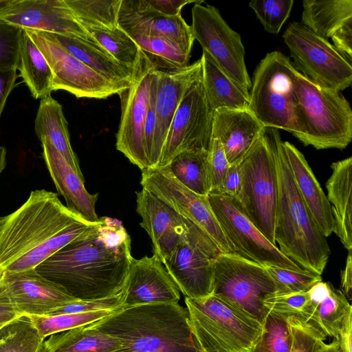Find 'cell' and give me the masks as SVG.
I'll use <instances>...</instances> for the list:
<instances>
[{
	"label": "cell",
	"mask_w": 352,
	"mask_h": 352,
	"mask_svg": "<svg viewBox=\"0 0 352 352\" xmlns=\"http://www.w3.org/2000/svg\"><path fill=\"white\" fill-rule=\"evenodd\" d=\"M132 258L130 236L121 222L104 217L35 270L77 300H96L123 291Z\"/></svg>",
	"instance_id": "obj_1"
},
{
	"label": "cell",
	"mask_w": 352,
	"mask_h": 352,
	"mask_svg": "<svg viewBox=\"0 0 352 352\" xmlns=\"http://www.w3.org/2000/svg\"><path fill=\"white\" fill-rule=\"evenodd\" d=\"M64 206L57 194L31 191L16 210L0 217V275L35 269L68 243L96 228Z\"/></svg>",
	"instance_id": "obj_2"
},
{
	"label": "cell",
	"mask_w": 352,
	"mask_h": 352,
	"mask_svg": "<svg viewBox=\"0 0 352 352\" xmlns=\"http://www.w3.org/2000/svg\"><path fill=\"white\" fill-rule=\"evenodd\" d=\"M89 325L122 340L125 352H201L179 303L124 307Z\"/></svg>",
	"instance_id": "obj_3"
},
{
	"label": "cell",
	"mask_w": 352,
	"mask_h": 352,
	"mask_svg": "<svg viewBox=\"0 0 352 352\" xmlns=\"http://www.w3.org/2000/svg\"><path fill=\"white\" fill-rule=\"evenodd\" d=\"M271 129L278 172L275 243L281 253L300 268L321 276L331 254L329 245L298 191L279 133Z\"/></svg>",
	"instance_id": "obj_4"
},
{
	"label": "cell",
	"mask_w": 352,
	"mask_h": 352,
	"mask_svg": "<svg viewBox=\"0 0 352 352\" xmlns=\"http://www.w3.org/2000/svg\"><path fill=\"white\" fill-rule=\"evenodd\" d=\"M185 302L201 352H252L263 329L257 320L213 294Z\"/></svg>",
	"instance_id": "obj_5"
},
{
	"label": "cell",
	"mask_w": 352,
	"mask_h": 352,
	"mask_svg": "<svg viewBox=\"0 0 352 352\" xmlns=\"http://www.w3.org/2000/svg\"><path fill=\"white\" fill-rule=\"evenodd\" d=\"M296 72L288 56L278 51L267 53L254 70L248 109L265 128L283 129L298 139Z\"/></svg>",
	"instance_id": "obj_6"
},
{
	"label": "cell",
	"mask_w": 352,
	"mask_h": 352,
	"mask_svg": "<svg viewBox=\"0 0 352 352\" xmlns=\"http://www.w3.org/2000/svg\"><path fill=\"white\" fill-rule=\"evenodd\" d=\"M298 114L305 146L317 150L345 148L352 140V110L340 92L320 87L297 70Z\"/></svg>",
	"instance_id": "obj_7"
},
{
	"label": "cell",
	"mask_w": 352,
	"mask_h": 352,
	"mask_svg": "<svg viewBox=\"0 0 352 352\" xmlns=\"http://www.w3.org/2000/svg\"><path fill=\"white\" fill-rule=\"evenodd\" d=\"M239 164L241 186L237 195L232 199L266 239L276 245L274 224L278 172L271 129L265 128L264 133Z\"/></svg>",
	"instance_id": "obj_8"
},
{
	"label": "cell",
	"mask_w": 352,
	"mask_h": 352,
	"mask_svg": "<svg viewBox=\"0 0 352 352\" xmlns=\"http://www.w3.org/2000/svg\"><path fill=\"white\" fill-rule=\"evenodd\" d=\"M276 292L274 280L260 264L234 253H221L215 260L211 294L223 298L262 324L269 313L264 300Z\"/></svg>",
	"instance_id": "obj_9"
},
{
	"label": "cell",
	"mask_w": 352,
	"mask_h": 352,
	"mask_svg": "<svg viewBox=\"0 0 352 352\" xmlns=\"http://www.w3.org/2000/svg\"><path fill=\"white\" fill-rule=\"evenodd\" d=\"M283 38L295 69L314 85L340 92L352 83V64L329 41L300 22L290 23Z\"/></svg>",
	"instance_id": "obj_10"
},
{
	"label": "cell",
	"mask_w": 352,
	"mask_h": 352,
	"mask_svg": "<svg viewBox=\"0 0 352 352\" xmlns=\"http://www.w3.org/2000/svg\"><path fill=\"white\" fill-rule=\"evenodd\" d=\"M184 219L186 236L162 263L186 298L205 297L212 294L214 264L223 252L206 232Z\"/></svg>",
	"instance_id": "obj_11"
},
{
	"label": "cell",
	"mask_w": 352,
	"mask_h": 352,
	"mask_svg": "<svg viewBox=\"0 0 352 352\" xmlns=\"http://www.w3.org/2000/svg\"><path fill=\"white\" fill-rule=\"evenodd\" d=\"M201 1L192 8V34L204 51L229 78L249 93L252 83L245 63V47L240 34L232 30L219 10Z\"/></svg>",
	"instance_id": "obj_12"
},
{
	"label": "cell",
	"mask_w": 352,
	"mask_h": 352,
	"mask_svg": "<svg viewBox=\"0 0 352 352\" xmlns=\"http://www.w3.org/2000/svg\"><path fill=\"white\" fill-rule=\"evenodd\" d=\"M213 113L201 74L184 94L168 129L157 167L168 165L187 150L208 151L212 141Z\"/></svg>",
	"instance_id": "obj_13"
},
{
	"label": "cell",
	"mask_w": 352,
	"mask_h": 352,
	"mask_svg": "<svg viewBox=\"0 0 352 352\" xmlns=\"http://www.w3.org/2000/svg\"><path fill=\"white\" fill-rule=\"evenodd\" d=\"M208 199L212 210L235 254L263 267L305 271L285 256L256 228L238 208L232 197L210 192Z\"/></svg>",
	"instance_id": "obj_14"
},
{
	"label": "cell",
	"mask_w": 352,
	"mask_h": 352,
	"mask_svg": "<svg viewBox=\"0 0 352 352\" xmlns=\"http://www.w3.org/2000/svg\"><path fill=\"white\" fill-rule=\"evenodd\" d=\"M39 49L53 74V91L76 98L106 99L126 89L107 80L67 52L49 32L24 29Z\"/></svg>",
	"instance_id": "obj_15"
},
{
	"label": "cell",
	"mask_w": 352,
	"mask_h": 352,
	"mask_svg": "<svg viewBox=\"0 0 352 352\" xmlns=\"http://www.w3.org/2000/svg\"><path fill=\"white\" fill-rule=\"evenodd\" d=\"M141 184L182 217L206 232L223 253H234L212 210L208 196L198 195L173 175L168 166L142 170Z\"/></svg>",
	"instance_id": "obj_16"
},
{
	"label": "cell",
	"mask_w": 352,
	"mask_h": 352,
	"mask_svg": "<svg viewBox=\"0 0 352 352\" xmlns=\"http://www.w3.org/2000/svg\"><path fill=\"white\" fill-rule=\"evenodd\" d=\"M155 68L144 54L132 85L118 94L121 117L116 146L141 170L149 168L145 153L144 129Z\"/></svg>",
	"instance_id": "obj_17"
},
{
	"label": "cell",
	"mask_w": 352,
	"mask_h": 352,
	"mask_svg": "<svg viewBox=\"0 0 352 352\" xmlns=\"http://www.w3.org/2000/svg\"><path fill=\"white\" fill-rule=\"evenodd\" d=\"M0 19L22 29L76 37L98 45L76 21L65 0H16L0 11Z\"/></svg>",
	"instance_id": "obj_18"
},
{
	"label": "cell",
	"mask_w": 352,
	"mask_h": 352,
	"mask_svg": "<svg viewBox=\"0 0 352 352\" xmlns=\"http://www.w3.org/2000/svg\"><path fill=\"white\" fill-rule=\"evenodd\" d=\"M1 282L20 315L47 316L52 311L78 300L40 275L35 269L3 272L1 274Z\"/></svg>",
	"instance_id": "obj_19"
},
{
	"label": "cell",
	"mask_w": 352,
	"mask_h": 352,
	"mask_svg": "<svg viewBox=\"0 0 352 352\" xmlns=\"http://www.w3.org/2000/svg\"><path fill=\"white\" fill-rule=\"evenodd\" d=\"M118 24L127 34L165 38L190 55L195 39L190 25L182 15L164 16L155 10L146 0H121Z\"/></svg>",
	"instance_id": "obj_20"
},
{
	"label": "cell",
	"mask_w": 352,
	"mask_h": 352,
	"mask_svg": "<svg viewBox=\"0 0 352 352\" xmlns=\"http://www.w3.org/2000/svg\"><path fill=\"white\" fill-rule=\"evenodd\" d=\"M201 72L200 58L182 69L165 70L155 68L156 124L149 168L158 166L167 133L175 113L186 89Z\"/></svg>",
	"instance_id": "obj_21"
},
{
	"label": "cell",
	"mask_w": 352,
	"mask_h": 352,
	"mask_svg": "<svg viewBox=\"0 0 352 352\" xmlns=\"http://www.w3.org/2000/svg\"><path fill=\"white\" fill-rule=\"evenodd\" d=\"M162 264L155 254L132 258L124 287V307L178 303L179 290Z\"/></svg>",
	"instance_id": "obj_22"
},
{
	"label": "cell",
	"mask_w": 352,
	"mask_h": 352,
	"mask_svg": "<svg viewBox=\"0 0 352 352\" xmlns=\"http://www.w3.org/2000/svg\"><path fill=\"white\" fill-rule=\"evenodd\" d=\"M136 195V211L142 217L140 225L153 242L154 254L163 263L186 236L184 219L146 189Z\"/></svg>",
	"instance_id": "obj_23"
},
{
	"label": "cell",
	"mask_w": 352,
	"mask_h": 352,
	"mask_svg": "<svg viewBox=\"0 0 352 352\" xmlns=\"http://www.w3.org/2000/svg\"><path fill=\"white\" fill-rule=\"evenodd\" d=\"M265 130L249 109H219L213 113L212 138L221 143L230 165L239 164Z\"/></svg>",
	"instance_id": "obj_24"
},
{
	"label": "cell",
	"mask_w": 352,
	"mask_h": 352,
	"mask_svg": "<svg viewBox=\"0 0 352 352\" xmlns=\"http://www.w3.org/2000/svg\"><path fill=\"white\" fill-rule=\"evenodd\" d=\"M43 157L58 192L66 201V207L91 223L100 220L96 212L98 194H90L86 190L84 182L47 141L41 142Z\"/></svg>",
	"instance_id": "obj_25"
},
{
	"label": "cell",
	"mask_w": 352,
	"mask_h": 352,
	"mask_svg": "<svg viewBox=\"0 0 352 352\" xmlns=\"http://www.w3.org/2000/svg\"><path fill=\"white\" fill-rule=\"evenodd\" d=\"M298 191L326 238L334 230L331 206L303 154L289 142H281Z\"/></svg>",
	"instance_id": "obj_26"
},
{
	"label": "cell",
	"mask_w": 352,
	"mask_h": 352,
	"mask_svg": "<svg viewBox=\"0 0 352 352\" xmlns=\"http://www.w3.org/2000/svg\"><path fill=\"white\" fill-rule=\"evenodd\" d=\"M50 34L67 52L107 80L124 89L132 85L138 67L122 64L99 45L76 37Z\"/></svg>",
	"instance_id": "obj_27"
},
{
	"label": "cell",
	"mask_w": 352,
	"mask_h": 352,
	"mask_svg": "<svg viewBox=\"0 0 352 352\" xmlns=\"http://www.w3.org/2000/svg\"><path fill=\"white\" fill-rule=\"evenodd\" d=\"M332 173L326 183L327 199L334 220L333 232L347 250H352V157L331 164Z\"/></svg>",
	"instance_id": "obj_28"
},
{
	"label": "cell",
	"mask_w": 352,
	"mask_h": 352,
	"mask_svg": "<svg viewBox=\"0 0 352 352\" xmlns=\"http://www.w3.org/2000/svg\"><path fill=\"white\" fill-rule=\"evenodd\" d=\"M67 126L62 105L51 94L42 98L34 121L38 138L41 142L45 140L52 144L74 170L84 179L70 143Z\"/></svg>",
	"instance_id": "obj_29"
},
{
	"label": "cell",
	"mask_w": 352,
	"mask_h": 352,
	"mask_svg": "<svg viewBox=\"0 0 352 352\" xmlns=\"http://www.w3.org/2000/svg\"><path fill=\"white\" fill-rule=\"evenodd\" d=\"M122 340L89 324L51 335L41 352H125Z\"/></svg>",
	"instance_id": "obj_30"
},
{
	"label": "cell",
	"mask_w": 352,
	"mask_h": 352,
	"mask_svg": "<svg viewBox=\"0 0 352 352\" xmlns=\"http://www.w3.org/2000/svg\"><path fill=\"white\" fill-rule=\"evenodd\" d=\"M200 59L203 85L212 111L248 109L249 93L229 78L206 52L202 51Z\"/></svg>",
	"instance_id": "obj_31"
},
{
	"label": "cell",
	"mask_w": 352,
	"mask_h": 352,
	"mask_svg": "<svg viewBox=\"0 0 352 352\" xmlns=\"http://www.w3.org/2000/svg\"><path fill=\"white\" fill-rule=\"evenodd\" d=\"M302 24L327 40L352 19V0H304Z\"/></svg>",
	"instance_id": "obj_32"
},
{
	"label": "cell",
	"mask_w": 352,
	"mask_h": 352,
	"mask_svg": "<svg viewBox=\"0 0 352 352\" xmlns=\"http://www.w3.org/2000/svg\"><path fill=\"white\" fill-rule=\"evenodd\" d=\"M17 69L34 98L41 99L53 91L52 69L24 29L21 34Z\"/></svg>",
	"instance_id": "obj_33"
},
{
	"label": "cell",
	"mask_w": 352,
	"mask_h": 352,
	"mask_svg": "<svg viewBox=\"0 0 352 352\" xmlns=\"http://www.w3.org/2000/svg\"><path fill=\"white\" fill-rule=\"evenodd\" d=\"M311 303L313 313L308 323L327 338L337 340L342 326L352 316V306L346 297L332 285L326 296Z\"/></svg>",
	"instance_id": "obj_34"
},
{
	"label": "cell",
	"mask_w": 352,
	"mask_h": 352,
	"mask_svg": "<svg viewBox=\"0 0 352 352\" xmlns=\"http://www.w3.org/2000/svg\"><path fill=\"white\" fill-rule=\"evenodd\" d=\"M208 153L202 150L184 151L167 165L181 184L202 196H208L211 191Z\"/></svg>",
	"instance_id": "obj_35"
},
{
	"label": "cell",
	"mask_w": 352,
	"mask_h": 352,
	"mask_svg": "<svg viewBox=\"0 0 352 352\" xmlns=\"http://www.w3.org/2000/svg\"><path fill=\"white\" fill-rule=\"evenodd\" d=\"M88 34L116 60L137 69L144 56L133 38L120 26L113 28L82 27Z\"/></svg>",
	"instance_id": "obj_36"
},
{
	"label": "cell",
	"mask_w": 352,
	"mask_h": 352,
	"mask_svg": "<svg viewBox=\"0 0 352 352\" xmlns=\"http://www.w3.org/2000/svg\"><path fill=\"white\" fill-rule=\"evenodd\" d=\"M44 338L30 316L21 315L0 326V352H41Z\"/></svg>",
	"instance_id": "obj_37"
},
{
	"label": "cell",
	"mask_w": 352,
	"mask_h": 352,
	"mask_svg": "<svg viewBox=\"0 0 352 352\" xmlns=\"http://www.w3.org/2000/svg\"><path fill=\"white\" fill-rule=\"evenodd\" d=\"M128 34L157 69H179L190 65V55L165 38L144 34Z\"/></svg>",
	"instance_id": "obj_38"
},
{
	"label": "cell",
	"mask_w": 352,
	"mask_h": 352,
	"mask_svg": "<svg viewBox=\"0 0 352 352\" xmlns=\"http://www.w3.org/2000/svg\"><path fill=\"white\" fill-rule=\"evenodd\" d=\"M82 26L113 28L119 26L121 0H65Z\"/></svg>",
	"instance_id": "obj_39"
},
{
	"label": "cell",
	"mask_w": 352,
	"mask_h": 352,
	"mask_svg": "<svg viewBox=\"0 0 352 352\" xmlns=\"http://www.w3.org/2000/svg\"><path fill=\"white\" fill-rule=\"evenodd\" d=\"M292 335L287 318L269 311L252 352H289Z\"/></svg>",
	"instance_id": "obj_40"
},
{
	"label": "cell",
	"mask_w": 352,
	"mask_h": 352,
	"mask_svg": "<svg viewBox=\"0 0 352 352\" xmlns=\"http://www.w3.org/2000/svg\"><path fill=\"white\" fill-rule=\"evenodd\" d=\"M116 311L100 310L83 314L56 316H29L40 334L45 338L55 333L89 324Z\"/></svg>",
	"instance_id": "obj_41"
},
{
	"label": "cell",
	"mask_w": 352,
	"mask_h": 352,
	"mask_svg": "<svg viewBox=\"0 0 352 352\" xmlns=\"http://www.w3.org/2000/svg\"><path fill=\"white\" fill-rule=\"evenodd\" d=\"M269 311L280 316L296 317L308 322L313 313V307L307 292L273 295L264 300Z\"/></svg>",
	"instance_id": "obj_42"
},
{
	"label": "cell",
	"mask_w": 352,
	"mask_h": 352,
	"mask_svg": "<svg viewBox=\"0 0 352 352\" xmlns=\"http://www.w3.org/2000/svg\"><path fill=\"white\" fill-rule=\"evenodd\" d=\"M294 0L252 1L249 6L269 33L278 34L289 16Z\"/></svg>",
	"instance_id": "obj_43"
},
{
	"label": "cell",
	"mask_w": 352,
	"mask_h": 352,
	"mask_svg": "<svg viewBox=\"0 0 352 352\" xmlns=\"http://www.w3.org/2000/svg\"><path fill=\"white\" fill-rule=\"evenodd\" d=\"M274 280L275 295L307 292L316 283L322 280L320 275L307 271L297 272L277 267H264Z\"/></svg>",
	"instance_id": "obj_44"
},
{
	"label": "cell",
	"mask_w": 352,
	"mask_h": 352,
	"mask_svg": "<svg viewBox=\"0 0 352 352\" xmlns=\"http://www.w3.org/2000/svg\"><path fill=\"white\" fill-rule=\"evenodd\" d=\"M21 31L0 19V69H17Z\"/></svg>",
	"instance_id": "obj_45"
},
{
	"label": "cell",
	"mask_w": 352,
	"mask_h": 352,
	"mask_svg": "<svg viewBox=\"0 0 352 352\" xmlns=\"http://www.w3.org/2000/svg\"><path fill=\"white\" fill-rule=\"evenodd\" d=\"M124 291L109 298L75 300L52 311L47 316L83 314L100 310L117 311L124 307Z\"/></svg>",
	"instance_id": "obj_46"
},
{
	"label": "cell",
	"mask_w": 352,
	"mask_h": 352,
	"mask_svg": "<svg viewBox=\"0 0 352 352\" xmlns=\"http://www.w3.org/2000/svg\"><path fill=\"white\" fill-rule=\"evenodd\" d=\"M208 163L211 183L210 192L222 193L223 181L230 164L220 141L212 138L208 153Z\"/></svg>",
	"instance_id": "obj_47"
},
{
	"label": "cell",
	"mask_w": 352,
	"mask_h": 352,
	"mask_svg": "<svg viewBox=\"0 0 352 352\" xmlns=\"http://www.w3.org/2000/svg\"><path fill=\"white\" fill-rule=\"evenodd\" d=\"M157 91V76L155 74V68L153 70V77L151 84V91L148 106L147 109V113L145 119L144 135V145H145V153L146 156L149 164V160L151 156L155 131L156 124V116H155V97Z\"/></svg>",
	"instance_id": "obj_48"
},
{
	"label": "cell",
	"mask_w": 352,
	"mask_h": 352,
	"mask_svg": "<svg viewBox=\"0 0 352 352\" xmlns=\"http://www.w3.org/2000/svg\"><path fill=\"white\" fill-rule=\"evenodd\" d=\"M331 38L333 45L352 64V19L336 30Z\"/></svg>",
	"instance_id": "obj_49"
},
{
	"label": "cell",
	"mask_w": 352,
	"mask_h": 352,
	"mask_svg": "<svg viewBox=\"0 0 352 352\" xmlns=\"http://www.w3.org/2000/svg\"><path fill=\"white\" fill-rule=\"evenodd\" d=\"M159 13L167 16L181 15L182 9L187 4L197 3L202 1L196 0H146Z\"/></svg>",
	"instance_id": "obj_50"
},
{
	"label": "cell",
	"mask_w": 352,
	"mask_h": 352,
	"mask_svg": "<svg viewBox=\"0 0 352 352\" xmlns=\"http://www.w3.org/2000/svg\"><path fill=\"white\" fill-rule=\"evenodd\" d=\"M17 69H0V118L10 94L16 86Z\"/></svg>",
	"instance_id": "obj_51"
},
{
	"label": "cell",
	"mask_w": 352,
	"mask_h": 352,
	"mask_svg": "<svg viewBox=\"0 0 352 352\" xmlns=\"http://www.w3.org/2000/svg\"><path fill=\"white\" fill-rule=\"evenodd\" d=\"M241 175L239 164L230 165L223 181V192L226 196L234 198L241 186Z\"/></svg>",
	"instance_id": "obj_52"
},
{
	"label": "cell",
	"mask_w": 352,
	"mask_h": 352,
	"mask_svg": "<svg viewBox=\"0 0 352 352\" xmlns=\"http://www.w3.org/2000/svg\"><path fill=\"white\" fill-rule=\"evenodd\" d=\"M21 316L10 302L1 282L0 275V326Z\"/></svg>",
	"instance_id": "obj_53"
},
{
	"label": "cell",
	"mask_w": 352,
	"mask_h": 352,
	"mask_svg": "<svg viewBox=\"0 0 352 352\" xmlns=\"http://www.w3.org/2000/svg\"><path fill=\"white\" fill-rule=\"evenodd\" d=\"M341 291L348 300H351L352 296V255L351 250H348L345 267L341 272Z\"/></svg>",
	"instance_id": "obj_54"
},
{
	"label": "cell",
	"mask_w": 352,
	"mask_h": 352,
	"mask_svg": "<svg viewBox=\"0 0 352 352\" xmlns=\"http://www.w3.org/2000/svg\"><path fill=\"white\" fill-rule=\"evenodd\" d=\"M351 338L352 316H350L340 329L337 339L341 345L343 352H351Z\"/></svg>",
	"instance_id": "obj_55"
},
{
	"label": "cell",
	"mask_w": 352,
	"mask_h": 352,
	"mask_svg": "<svg viewBox=\"0 0 352 352\" xmlns=\"http://www.w3.org/2000/svg\"><path fill=\"white\" fill-rule=\"evenodd\" d=\"M316 352H343V350L339 341L334 339L330 343L326 344L324 342Z\"/></svg>",
	"instance_id": "obj_56"
},
{
	"label": "cell",
	"mask_w": 352,
	"mask_h": 352,
	"mask_svg": "<svg viewBox=\"0 0 352 352\" xmlns=\"http://www.w3.org/2000/svg\"><path fill=\"white\" fill-rule=\"evenodd\" d=\"M6 166V149L5 147L0 146V175Z\"/></svg>",
	"instance_id": "obj_57"
},
{
	"label": "cell",
	"mask_w": 352,
	"mask_h": 352,
	"mask_svg": "<svg viewBox=\"0 0 352 352\" xmlns=\"http://www.w3.org/2000/svg\"><path fill=\"white\" fill-rule=\"evenodd\" d=\"M16 0H0V11L13 4Z\"/></svg>",
	"instance_id": "obj_58"
}]
</instances>
